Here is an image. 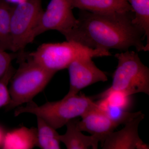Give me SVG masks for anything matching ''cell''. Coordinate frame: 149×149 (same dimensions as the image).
I'll use <instances>...</instances> for the list:
<instances>
[{"instance_id":"obj_15","label":"cell","mask_w":149,"mask_h":149,"mask_svg":"<svg viewBox=\"0 0 149 149\" xmlns=\"http://www.w3.org/2000/svg\"><path fill=\"white\" fill-rule=\"evenodd\" d=\"M37 118V146L42 149H59V134L56 129L41 118Z\"/></svg>"},{"instance_id":"obj_19","label":"cell","mask_w":149,"mask_h":149,"mask_svg":"<svg viewBox=\"0 0 149 149\" xmlns=\"http://www.w3.org/2000/svg\"><path fill=\"white\" fill-rule=\"evenodd\" d=\"M104 99H106L109 103L120 107L126 110H128L131 104L130 96L125 95L118 92L112 93Z\"/></svg>"},{"instance_id":"obj_14","label":"cell","mask_w":149,"mask_h":149,"mask_svg":"<svg viewBox=\"0 0 149 149\" xmlns=\"http://www.w3.org/2000/svg\"><path fill=\"white\" fill-rule=\"evenodd\" d=\"M134 13L133 22L146 37L145 52L149 51V0H125Z\"/></svg>"},{"instance_id":"obj_17","label":"cell","mask_w":149,"mask_h":149,"mask_svg":"<svg viewBox=\"0 0 149 149\" xmlns=\"http://www.w3.org/2000/svg\"><path fill=\"white\" fill-rule=\"evenodd\" d=\"M97 103L104 113L118 125H125L142 113L141 111L130 112L120 107L109 103L104 99H101Z\"/></svg>"},{"instance_id":"obj_9","label":"cell","mask_w":149,"mask_h":149,"mask_svg":"<svg viewBox=\"0 0 149 149\" xmlns=\"http://www.w3.org/2000/svg\"><path fill=\"white\" fill-rule=\"evenodd\" d=\"M145 115L141 114L125 124L117 132L113 131L107 136L102 145L103 149H148L139 136L138 129Z\"/></svg>"},{"instance_id":"obj_5","label":"cell","mask_w":149,"mask_h":149,"mask_svg":"<svg viewBox=\"0 0 149 149\" xmlns=\"http://www.w3.org/2000/svg\"><path fill=\"white\" fill-rule=\"evenodd\" d=\"M35 62L51 72L67 68L75 59L83 57L95 58L111 55L109 51L87 47L73 41L44 43L27 53Z\"/></svg>"},{"instance_id":"obj_10","label":"cell","mask_w":149,"mask_h":149,"mask_svg":"<svg viewBox=\"0 0 149 149\" xmlns=\"http://www.w3.org/2000/svg\"><path fill=\"white\" fill-rule=\"evenodd\" d=\"M77 125L81 131L88 132L98 138L102 145L107 136L118 126L104 113L100 108L82 117V120H78Z\"/></svg>"},{"instance_id":"obj_6","label":"cell","mask_w":149,"mask_h":149,"mask_svg":"<svg viewBox=\"0 0 149 149\" xmlns=\"http://www.w3.org/2000/svg\"><path fill=\"white\" fill-rule=\"evenodd\" d=\"M43 11L42 0H26L13 6L10 22L13 52H23L26 46L33 42L32 33Z\"/></svg>"},{"instance_id":"obj_3","label":"cell","mask_w":149,"mask_h":149,"mask_svg":"<svg viewBox=\"0 0 149 149\" xmlns=\"http://www.w3.org/2000/svg\"><path fill=\"white\" fill-rule=\"evenodd\" d=\"M19 66L10 82L9 109L32 101L46 88L56 74L35 62L25 52L19 54Z\"/></svg>"},{"instance_id":"obj_4","label":"cell","mask_w":149,"mask_h":149,"mask_svg":"<svg viewBox=\"0 0 149 149\" xmlns=\"http://www.w3.org/2000/svg\"><path fill=\"white\" fill-rule=\"evenodd\" d=\"M118 65L113 75L109 88L97 96L103 99L110 94L118 92L126 96L139 93L149 95V69L140 59L138 54L128 50L116 54Z\"/></svg>"},{"instance_id":"obj_1","label":"cell","mask_w":149,"mask_h":149,"mask_svg":"<svg viewBox=\"0 0 149 149\" xmlns=\"http://www.w3.org/2000/svg\"><path fill=\"white\" fill-rule=\"evenodd\" d=\"M133 12L96 13L80 10L76 26L64 35L73 41L93 49L121 52L134 47L145 52L143 33L133 22Z\"/></svg>"},{"instance_id":"obj_11","label":"cell","mask_w":149,"mask_h":149,"mask_svg":"<svg viewBox=\"0 0 149 149\" xmlns=\"http://www.w3.org/2000/svg\"><path fill=\"white\" fill-rule=\"evenodd\" d=\"M78 121L74 118L66 123V132L63 135H59L60 142L63 143L68 149H88L91 147L97 149L100 139L93 135H84L78 127Z\"/></svg>"},{"instance_id":"obj_7","label":"cell","mask_w":149,"mask_h":149,"mask_svg":"<svg viewBox=\"0 0 149 149\" xmlns=\"http://www.w3.org/2000/svg\"><path fill=\"white\" fill-rule=\"evenodd\" d=\"M72 9L70 0H51L33 31L32 41L38 35L49 30H56L64 36L72 30L77 23Z\"/></svg>"},{"instance_id":"obj_18","label":"cell","mask_w":149,"mask_h":149,"mask_svg":"<svg viewBox=\"0 0 149 149\" xmlns=\"http://www.w3.org/2000/svg\"><path fill=\"white\" fill-rule=\"evenodd\" d=\"M15 69L11 65L5 74L0 79V108L8 106L10 102L8 85Z\"/></svg>"},{"instance_id":"obj_12","label":"cell","mask_w":149,"mask_h":149,"mask_svg":"<svg viewBox=\"0 0 149 149\" xmlns=\"http://www.w3.org/2000/svg\"><path fill=\"white\" fill-rule=\"evenodd\" d=\"M72 8H77L96 13H109L132 11L125 0H70Z\"/></svg>"},{"instance_id":"obj_16","label":"cell","mask_w":149,"mask_h":149,"mask_svg":"<svg viewBox=\"0 0 149 149\" xmlns=\"http://www.w3.org/2000/svg\"><path fill=\"white\" fill-rule=\"evenodd\" d=\"M13 6L0 0V49L11 50L10 22Z\"/></svg>"},{"instance_id":"obj_22","label":"cell","mask_w":149,"mask_h":149,"mask_svg":"<svg viewBox=\"0 0 149 149\" xmlns=\"http://www.w3.org/2000/svg\"><path fill=\"white\" fill-rule=\"evenodd\" d=\"M5 134L4 133L2 129L0 128V146L2 145L3 141Z\"/></svg>"},{"instance_id":"obj_21","label":"cell","mask_w":149,"mask_h":149,"mask_svg":"<svg viewBox=\"0 0 149 149\" xmlns=\"http://www.w3.org/2000/svg\"><path fill=\"white\" fill-rule=\"evenodd\" d=\"M11 6H16L24 2L26 0H4Z\"/></svg>"},{"instance_id":"obj_13","label":"cell","mask_w":149,"mask_h":149,"mask_svg":"<svg viewBox=\"0 0 149 149\" xmlns=\"http://www.w3.org/2000/svg\"><path fill=\"white\" fill-rule=\"evenodd\" d=\"M37 128L22 127L5 135L2 146L4 149H31L37 146Z\"/></svg>"},{"instance_id":"obj_20","label":"cell","mask_w":149,"mask_h":149,"mask_svg":"<svg viewBox=\"0 0 149 149\" xmlns=\"http://www.w3.org/2000/svg\"><path fill=\"white\" fill-rule=\"evenodd\" d=\"M18 56V53H9L0 49V79L11 66L13 61L17 58Z\"/></svg>"},{"instance_id":"obj_2","label":"cell","mask_w":149,"mask_h":149,"mask_svg":"<svg viewBox=\"0 0 149 149\" xmlns=\"http://www.w3.org/2000/svg\"><path fill=\"white\" fill-rule=\"evenodd\" d=\"M100 109L97 102L84 95L64 97L56 102H48L39 106L33 101L24 107H19L15 112L18 116L23 113H32L41 118L57 130L75 118L85 116L93 111Z\"/></svg>"},{"instance_id":"obj_8","label":"cell","mask_w":149,"mask_h":149,"mask_svg":"<svg viewBox=\"0 0 149 149\" xmlns=\"http://www.w3.org/2000/svg\"><path fill=\"white\" fill-rule=\"evenodd\" d=\"M91 57L75 59L68 67L70 77L69 91L65 97L77 95L82 89L99 82L108 80L105 72L97 67Z\"/></svg>"}]
</instances>
